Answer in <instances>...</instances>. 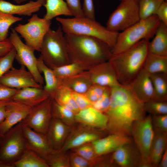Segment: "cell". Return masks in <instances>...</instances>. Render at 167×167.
I'll list each match as a JSON object with an SVG mask.
<instances>
[{
	"mask_svg": "<svg viewBox=\"0 0 167 167\" xmlns=\"http://www.w3.org/2000/svg\"><path fill=\"white\" fill-rule=\"evenodd\" d=\"M153 38L148 43V52L167 56V25L160 21Z\"/></svg>",
	"mask_w": 167,
	"mask_h": 167,
	"instance_id": "cb8c5ba5",
	"label": "cell"
},
{
	"mask_svg": "<svg viewBox=\"0 0 167 167\" xmlns=\"http://www.w3.org/2000/svg\"><path fill=\"white\" fill-rule=\"evenodd\" d=\"M146 112L151 115L167 114V102L151 100L144 103Z\"/></svg>",
	"mask_w": 167,
	"mask_h": 167,
	"instance_id": "f35d334b",
	"label": "cell"
},
{
	"mask_svg": "<svg viewBox=\"0 0 167 167\" xmlns=\"http://www.w3.org/2000/svg\"><path fill=\"white\" fill-rule=\"evenodd\" d=\"M105 131L78 125L72 127L63 147L60 151L66 152L83 145L91 143L105 136Z\"/></svg>",
	"mask_w": 167,
	"mask_h": 167,
	"instance_id": "4fadbf2b",
	"label": "cell"
},
{
	"mask_svg": "<svg viewBox=\"0 0 167 167\" xmlns=\"http://www.w3.org/2000/svg\"><path fill=\"white\" fill-rule=\"evenodd\" d=\"M75 119L76 123L79 125L106 131L108 122L107 115L92 107L79 110L75 113Z\"/></svg>",
	"mask_w": 167,
	"mask_h": 167,
	"instance_id": "ffe728a7",
	"label": "cell"
},
{
	"mask_svg": "<svg viewBox=\"0 0 167 167\" xmlns=\"http://www.w3.org/2000/svg\"><path fill=\"white\" fill-rule=\"evenodd\" d=\"M18 90L9 87L0 83V101L11 99Z\"/></svg>",
	"mask_w": 167,
	"mask_h": 167,
	"instance_id": "c3c4849f",
	"label": "cell"
},
{
	"mask_svg": "<svg viewBox=\"0 0 167 167\" xmlns=\"http://www.w3.org/2000/svg\"><path fill=\"white\" fill-rule=\"evenodd\" d=\"M111 94V88L107 87L101 96L96 101L92 103V107L105 113L109 107Z\"/></svg>",
	"mask_w": 167,
	"mask_h": 167,
	"instance_id": "ab89813d",
	"label": "cell"
},
{
	"mask_svg": "<svg viewBox=\"0 0 167 167\" xmlns=\"http://www.w3.org/2000/svg\"><path fill=\"white\" fill-rule=\"evenodd\" d=\"M131 134L141 156L139 167H151L149 155L154 131L151 115L145 116L135 121L132 126Z\"/></svg>",
	"mask_w": 167,
	"mask_h": 167,
	"instance_id": "52a82bcc",
	"label": "cell"
},
{
	"mask_svg": "<svg viewBox=\"0 0 167 167\" xmlns=\"http://www.w3.org/2000/svg\"><path fill=\"white\" fill-rule=\"evenodd\" d=\"M49 97L43 87H28L18 89L11 100L34 107Z\"/></svg>",
	"mask_w": 167,
	"mask_h": 167,
	"instance_id": "603a6c76",
	"label": "cell"
},
{
	"mask_svg": "<svg viewBox=\"0 0 167 167\" xmlns=\"http://www.w3.org/2000/svg\"><path fill=\"white\" fill-rule=\"evenodd\" d=\"M42 6L39 1H30L23 5L14 4L3 0H0V11L12 15L31 16L38 11Z\"/></svg>",
	"mask_w": 167,
	"mask_h": 167,
	"instance_id": "d4e9b609",
	"label": "cell"
},
{
	"mask_svg": "<svg viewBox=\"0 0 167 167\" xmlns=\"http://www.w3.org/2000/svg\"><path fill=\"white\" fill-rule=\"evenodd\" d=\"M167 133L154 131L149 159L151 167H158L161 158L167 147Z\"/></svg>",
	"mask_w": 167,
	"mask_h": 167,
	"instance_id": "4316f807",
	"label": "cell"
},
{
	"mask_svg": "<svg viewBox=\"0 0 167 167\" xmlns=\"http://www.w3.org/2000/svg\"><path fill=\"white\" fill-rule=\"evenodd\" d=\"M16 51L13 47L5 55L0 57V78L13 66Z\"/></svg>",
	"mask_w": 167,
	"mask_h": 167,
	"instance_id": "60d3db41",
	"label": "cell"
},
{
	"mask_svg": "<svg viewBox=\"0 0 167 167\" xmlns=\"http://www.w3.org/2000/svg\"><path fill=\"white\" fill-rule=\"evenodd\" d=\"M72 95L79 110L92 107V103L88 99L85 94L72 91Z\"/></svg>",
	"mask_w": 167,
	"mask_h": 167,
	"instance_id": "bcb514c9",
	"label": "cell"
},
{
	"mask_svg": "<svg viewBox=\"0 0 167 167\" xmlns=\"http://www.w3.org/2000/svg\"><path fill=\"white\" fill-rule=\"evenodd\" d=\"M69 159L70 167H92L89 162L73 152L69 155Z\"/></svg>",
	"mask_w": 167,
	"mask_h": 167,
	"instance_id": "ee69618b",
	"label": "cell"
},
{
	"mask_svg": "<svg viewBox=\"0 0 167 167\" xmlns=\"http://www.w3.org/2000/svg\"><path fill=\"white\" fill-rule=\"evenodd\" d=\"M151 115L154 131L167 133V114Z\"/></svg>",
	"mask_w": 167,
	"mask_h": 167,
	"instance_id": "b9f144b4",
	"label": "cell"
},
{
	"mask_svg": "<svg viewBox=\"0 0 167 167\" xmlns=\"http://www.w3.org/2000/svg\"><path fill=\"white\" fill-rule=\"evenodd\" d=\"M16 2L18 3H20L25 2L27 0H14ZM40 2L42 4V6H44L45 4L46 0H37Z\"/></svg>",
	"mask_w": 167,
	"mask_h": 167,
	"instance_id": "db71d44e",
	"label": "cell"
},
{
	"mask_svg": "<svg viewBox=\"0 0 167 167\" xmlns=\"http://www.w3.org/2000/svg\"><path fill=\"white\" fill-rule=\"evenodd\" d=\"M46 161L49 167H70L69 155L66 154L65 152L56 151Z\"/></svg>",
	"mask_w": 167,
	"mask_h": 167,
	"instance_id": "74e56055",
	"label": "cell"
},
{
	"mask_svg": "<svg viewBox=\"0 0 167 167\" xmlns=\"http://www.w3.org/2000/svg\"><path fill=\"white\" fill-rule=\"evenodd\" d=\"M138 2L123 0L111 13L106 24L109 30L119 32L138 22L140 18Z\"/></svg>",
	"mask_w": 167,
	"mask_h": 167,
	"instance_id": "9c48e42d",
	"label": "cell"
},
{
	"mask_svg": "<svg viewBox=\"0 0 167 167\" xmlns=\"http://www.w3.org/2000/svg\"><path fill=\"white\" fill-rule=\"evenodd\" d=\"M107 87L92 84L85 95L92 103L96 101L101 96Z\"/></svg>",
	"mask_w": 167,
	"mask_h": 167,
	"instance_id": "7bdbcfd3",
	"label": "cell"
},
{
	"mask_svg": "<svg viewBox=\"0 0 167 167\" xmlns=\"http://www.w3.org/2000/svg\"><path fill=\"white\" fill-rule=\"evenodd\" d=\"M25 24H19L14 28L23 38L25 44L35 50L40 52L44 37L50 28L51 20L39 17L34 14Z\"/></svg>",
	"mask_w": 167,
	"mask_h": 167,
	"instance_id": "30bf717a",
	"label": "cell"
},
{
	"mask_svg": "<svg viewBox=\"0 0 167 167\" xmlns=\"http://www.w3.org/2000/svg\"><path fill=\"white\" fill-rule=\"evenodd\" d=\"M46 13L44 18L51 20L60 15L72 16V14L66 2L63 0H46L44 6Z\"/></svg>",
	"mask_w": 167,
	"mask_h": 167,
	"instance_id": "4dcf8cb0",
	"label": "cell"
},
{
	"mask_svg": "<svg viewBox=\"0 0 167 167\" xmlns=\"http://www.w3.org/2000/svg\"><path fill=\"white\" fill-rule=\"evenodd\" d=\"M72 16L76 17H84L80 0H66Z\"/></svg>",
	"mask_w": 167,
	"mask_h": 167,
	"instance_id": "f6af8a7d",
	"label": "cell"
},
{
	"mask_svg": "<svg viewBox=\"0 0 167 167\" xmlns=\"http://www.w3.org/2000/svg\"><path fill=\"white\" fill-rule=\"evenodd\" d=\"M84 17L95 20V11L93 0H83L82 6Z\"/></svg>",
	"mask_w": 167,
	"mask_h": 167,
	"instance_id": "7dc6e473",
	"label": "cell"
},
{
	"mask_svg": "<svg viewBox=\"0 0 167 167\" xmlns=\"http://www.w3.org/2000/svg\"><path fill=\"white\" fill-rule=\"evenodd\" d=\"M149 41L143 39L122 52L112 54L108 60L120 84L128 85L143 69L148 53Z\"/></svg>",
	"mask_w": 167,
	"mask_h": 167,
	"instance_id": "3957f363",
	"label": "cell"
},
{
	"mask_svg": "<svg viewBox=\"0 0 167 167\" xmlns=\"http://www.w3.org/2000/svg\"><path fill=\"white\" fill-rule=\"evenodd\" d=\"M64 33L85 35L97 38L111 49L115 45L119 32L109 30L99 22L85 17L64 18L57 17Z\"/></svg>",
	"mask_w": 167,
	"mask_h": 167,
	"instance_id": "277c9868",
	"label": "cell"
},
{
	"mask_svg": "<svg viewBox=\"0 0 167 167\" xmlns=\"http://www.w3.org/2000/svg\"><path fill=\"white\" fill-rule=\"evenodd\" d=\"M109 158L111 167H139L141 159L133 141L110 154Z\"/></svg>",
	"mask_w": 167,
	"mask_h": 167,
	"instance_id": "9a60e30c",
	"label": "cell"
},
{
	"mask_svg": "<svg viewBox=\"0 0 167 167\" xmlns=\"http://www.w3.org/2000/svg\"><path fill=\"white\" fill-rule=\"evenodd\" d=\"M22 126L27 149L33 151L45 160L56 151L52 148L46 134L35 131L22 123Z\"/></svg>",
	"mask_w": 167,
	"mask_h": 167,
	"instance_id": "2e32d148",
	"label": "cell"
},
{
	"mask_svg": "<svg viewBox=\"0 0 167 167\" xmlns=\"http://www.w3.org/2000/svg\"><path fill=\"white\" fill-rule=\"evenodd\" d=\"M64 32L60 24L56 30L50 28L43 39L40 56L53 69L71 62Z\"/></svg>",
	"mask_w": 167,
	"mask_h": 167,
	"instance_id": "5b68a950",
	"label": "cell"
},
{
	"mask_svg": "<svg viewBox=\"0 0 167 167\" xmlns=\"http://www.w3.org/2000/svg\"><path fill=\"white\" fill-rule=\"evenodd\" d=\"M13 48L9 39L0 42V56H3L8 53Z\"/></svg>",
	"mask_w": 167,
	"mask_h": 167,
	"instance_id": "f907efd6",
	"label": "cell"
},
{
	"mask_svg": "<svg viewBox=\"0 0 167 167\" xmlns=\"http://www.w3.org/2000/svg\"><path fill=\"white\" fill-rule=\"evenodd\" d=\"M13 165L14 167H49L45 159L28 149Z\"/></svg>",
	"mask_w": 167,
	"mask_h": 167,
	"instance_id": "d6a6232c",
	"label": "cell"
},
{
	"mask_svg": "<svg viewBox=\"0 0 167 167\" xmlns=\"http://www.w3.org/2000/svg\"><path fill=\"white\" fill-rule=\"evenodd\" d=\"M51 112L52 118H58L71 126L76 124L75 119V113L59 104L53 99Z\"/></svg>",
	"mask_w": 167,
	"mask_h": 167,
	"instance_id": "836d02e7",
	"label": "cell"
},
{
	"mask_svg": "<svg viewBox=\"0 0 167 167\" xmlns=\"http://www.w3.org/2000/svg\"><path fill=\"white\" fill-rule=\"evenodd\" d=\"M153 89V96L152 100L157 101H167V74L158 73L150 74Z\"/></svg>",
	"mask_w": 167,
	"mask_h": 167,
	"instance_id": "1f68e13d",
	"label": "cell"
},
{
	"mask_svg": "<svg viewBox=\"0 0 167 167\" xmlns=\"http://www.w3.org/2000/svg\"><path fill=\"white\" fill-rule=\"evenodd\" d=\"M64 36L71 62L79 63L90 69L108 61L112 55L111 48L97 38L71 34Z\"/></svg>",
	"mask_w": 167,
	"mask_h": 167,
	"instance_id": "7a4b0ae2",
	"label": "cell"
},
{
	"mask_svg": "<svg viewBox=\"0 0 167 167\" xmlns=\"http://www.w3.org/2000/svg\"><path fill=\"white\" fill-rule=\"evenodd\" d=\"M33 107L11 100L6 105L5 118L0 123V133L4 135L12 127L22 122Z\"/></svg>",
	"mask_w": 167,
	"mask_h": 167,
	"instance_id": "e0dca14e",
	"label": "cell"
},
{
	"mask_svg": "<svg viewBox=\"0 0 167 167\" xmlns=\"http://www.w3.org/2000/svg\"><path fill=\"white\" fill-rule=\"evenodd\" d=\"M155 15L160 21L167 25V1H164L158 8Z\"/></svg>",
	"mask_w": 167,
	"mask_h": 167,
	"instance_id": "681fc988",
	"label": "cell"
},
{
	"mask_svg": "<svg viewBox=\"0 0 167 167\" xmlns=\"http://www.w3.org/2000/svg\"><path fill=\"white\" fill-rule=\"evenodd\" d=\"M160 20L156 15L140 19L126 30L119 32L116 44L111 50L112 54L122 52L143 39L153 37Z\"/></svg>",
	"mask_w": 167,
	"mask_h": 167,
	"instance_id": "8992f818",
	"label": "cell"
},
{
	"mask_svg": "<svg viewBox=\"0 0 167 167\" xmlns=\"http://www.w3.org/2000/svg\"><path fill=\"white\" fill-rule=\"evenodd\" d=\"M75 113L79 110L72 95V91L61 83L51 97Z\"/></svg>",
	"mask_w": 167,
	"mask_h": 167,
	"instance_id": "f1b7e54d",
	"label": "cell"
},
{
	"mask_svg": "<svg viewBox=\"0 0 167 167\" xmlns=\"http://www.w3.org/2000/svg\"><path fill=\"white\" fill-rule=\"evenodd\" d=\"M3 136L4 135H3L0 133V147L2 141Z\"/></svg>",
	"mask_w": 167,
	"mask_h": 167,
	"instance_id": "9f6ffc18",
	"label": "cell"
},
{
	"mask_svg": "<svg viewBox=\"0 0 167 167\" xmlns=\"http://www.w3.org/2000/svg\"><path fill=\"white\" fill-rule=\"evenodd\" d=\"M163 0H139V10L140 19H147L155 15Z\"/></svg>",
	"mask_w": 167,
	"mask_h": 167,
	"instance_id": "d590c367",
	"label": "cell"
},
{
	"mask_svg": "<svg viewBox=\"0 0 167 167\" xmlns=\"http://www.w3.org/2000/svg\"><path fill=\"white\" fill-rule=\"evenodd\" d=\"M9 39L16 51L15 59L21 66L26 68L37 82L43 86L44 79L38 68L35 50L23 42L14 28H12Z\"/></svg>",
	"mask_w": 167,
	"mask_h": 167,
	"instance_id": "8fae6325",
	"label": "cell"
},
{
	"mask_svg": "<svg viewBox=\"0 0 167 167\" xmlns=\"http://www.w3.org/2000/svg\"><path fill=\"white\" fill-rule=\"evenodd\" d=\"M88 71L93 84L110 88L120 84L113 66L109 61L92 66Z\"/></svg>",
	"mask_w": 167,
	"mask_h": 167,
	"instance_id": "d6986e66",
	"label": "cell"
},
{
	"mask_svg": "<svg viewBox=\"0 0 167 167\" xmlns=\"http://www.w3.org/2000/svg\"><path fill=\"white\" fill-rule=\"evenodd\" d=\"M52 98L49 97L33 107L22 124L34 131L46 134L52 118Z\"/></svg>",
	"mask_w": 167,
	"mask_h": 167,
	"instance_id": "7c38bea8",
	"label": "cell"
},
{
	"mask_svg": "<svg viewBox=\"0 0 167 167\" xmlns=\"http://www.w3.org/2000/svg\"><path fill=\"white\" fill-rule=\"evenodd\" d=\"M128 86L137 98L143 103L152 99L153 89L150 74L143 68Z\"/></svg>",
	"mask_w": 167,
	"mask_h": 167,
	"instance_id": "44dd1931",
	"label": "cell"
},
{
	"mask_svg": "<svg viewBox=\"0 0 167 167\" xmlns=\"http://www.w3.org/2000/svg\"><path fill=\"white\" fill-rule=\"evenodd\" d=\"M106 131L109 134L131 136L133 123L146 116L144 103L133 94L128 86L120 84L111 88Z\"/></svg>",
	"mask_w": 167,
	"mask_h": 167,
	"instance_id": "6da1fadb",
	"label": "cell"
},
{
	"mask_svg": "<svg viewBox=\"0 0 167 167\" xmlns=\"http://www.w3.org/2000/svg\"><path fill=\"white\" fill-rule=\"evenodd\" d=\"M72 127L58 118H52L46 134L54 151H58L62 148Z\"/></svg>",
	"mask_w": 167,
	"mask_h": 167,
	"instance_id": "7402d4cb",
	"label": "cell"
},
{
	"mask_svg": "<svg viewBox=\"0 0 167 167\" xmlns=\"http://www.w3.org/2000/svg\"><path fill=\"white\" fill-rule=\"evenodd\" d=\"M0 167H14L13 164L0 161Z\"/></svg>",
	"mask_w": 167,
	"mask_h": 167,
	"instance_id": "11a10c76",
	"label": "cell"
},
{
	"mask_svg": "<svg viewBox=\"0 0 167 167\" xmlns=\"http://www.w3.org/2000/svg\"><path fill=\"white\" fill-rule=\"evenodd\" d=\"M88 67L79 63L71 62L53 69L57 77L61 80L88 70Z\"/></svg>",
	"mask_w": 167,
	"mask_h": 167,
	"instance_id": "e575fe53",
	"label": "cell"
},
{
	"mask_svg": "<svg viewBox=\"0 0 167 167\" xmlns=\"http://www.w3.org/2000/svg\"><path fill=\"white\" fill-rule=\"evenodd\" d=\"M158 167H167V147L162 155Z\"/></svg>",
	"mask_w": 167,
	"mask_h": 167,
	"instance_id": "f5cc1de1",
	"label": "cell"
},
{
	"mask_svg": "<svg viewBox=\"0 0 167 167\" xmlns=\"http://www.w3.org/2000/svg\"><path fill=\"white\" fill-rule=\"evenodd\" d=\"M132 141L133 139L131 136L110 134L91 143L96 154L101 156L111 153L123 145Z\"/></svg>",
	"mask_w": 167,
	"mask_h": 167,
	"instance_id": "ac0fdd59",
	"label": "cell"
},
{
	"mask_svg": "<svg viewBox=\"0 0 167 167\" xmlns=\"http://www.w3.org/2000/svg\"><path fill=\"white\" fill-rule=\"evenodd\" d=\"M37 66L40 72L43 74L45 85L43 88L51 97L60 84V81L53 70L45 65L40 56L37 58Z\"/></svg>",
	"mask_w": 167,
	"mask_h": 167,
	"instance_id": "83f0119b",
	"label": "cell"
},
{
	"mask_svg": "<svg viewBox=\"0 0 167 167\" xmlns=\"http://www.w3.org/2000/svg\"><path fill=\"white\" fill-rule=\"evenodd\" d=\"M143 68L150 74H167V56H159L148 52Z\"/></svg>",
	"mask_w": 167,
	"mask_h": 167,
	"instance_id": "f546056e",
	"label": "cell"
},
{
	"mask_svg": "<svg viewBox=\"0 0 167 167\" xmlns=\"http://www.w3.org/2000/svg\"><path fill=\"white\" fill-rule=\"evenodd\" d=\"M22 19L0 11V42L7 39L11 26L15 23L21 21Z\"/></svg>",
	"mask_w": 167,
	"mask_h": 167,
	"instance_id": "8d00e7d4",
	"label": "cell"
},
{
	"mask_svg": "<svg viewBox=\"0 0 167 167\" xmlns=\"http://www.w3.org/2000/svg\"><path fill=\"white\" fill-rule=\"evenodd\" d=\"M11 99L0 101V123L4 120L6 114V105Z\"/></svg>",
	"mask_w": 167,
	"mask_h": 167,
	"instance_id": "816d5d0a",
	"label": "cell"
},
{
	"mask_svg": "<svg viewBox=\"0 0 167 167\" xmlns=\"http://www.w3.org/2000/svg\"><path fill=\"white\" fill-rule=\"evenodd\" d=\"M0 57H1V56H0Z\"/></svg>",
	"mask_w": 167,
	"mask_h": 167,
	"instance_id": "91938a15",
	"label": "cell"
},
{
	"mask_svg": "<svg viewBox=\"0 0 167 167\" xmlns=\"http://www.w3.org/2000/svg\"><path fill=\"white\" fill-rule=\"evenodd\" d=\"M60 80L62 84L72 91L83 94H85L93 84L88 70Z\"/></svg>",
	"mask_w": 167,
	"mask_h": 167,
	"instance_id": "484cf974",
	"label": "cell"
},
{
	"mask_svg": "<svg viewBox=\"0 0 167 167\" xmlns=\"http://www.w3.org/2000/svg\"><path fill=\"white\" fill-rule=\"evenodd\" d=\"M120 1H123V0H131V1H139V0H119Z\"/></svg>",
	"mask_w": 167,
	"mask_h": 167,
	"instance_id": "6f0895ef",
	"label": "cell"
},
{
	"mask_svg": "<svg viewBox=\"0 0 167 167\" xmlns=\"http://www.w3.org/2000/svg\"><path fill=\"white\" fill-rule=\"evenodd\" d=\"M25 68L23 66L19 69L13 66L0 78V83L17 89L28 87H43L37 82L31 73Z\"/></svg>",
	"mask_w": 167,
	"mask_h": 167,
	"instance_id": "5bb4252c",
	"label": "cell"
},
{
	"mask_svg": "<svg viewBox=\"0 0 167 167\" xmlns=\"http://www.w3.org/2000/svg\"><path fill=\"white\" fill-rule=\"evenodd\" d=\"M164 1H167V0H163Z\"/></svg>",
	"mask_w": 167,
	"mask_h": 167,
	"instance_id": "680465c9",
	"label": "cell"
},
{
	"mask_svg": "<svg viewBox=\"0 0 167 167\" xmlns=\"http://www.w3.org/2000/svg\"><path fill=\"white\" fill-rule=\"evenodd\" d=\"M27 149L21 122L4 135L0 147V161L13 164Z\"/></svg>",
	"mask_w": 167,
	"mask_h": 167,
	"instance_id": "ba28073f",
	"label": "cell"
}]
</instances>
